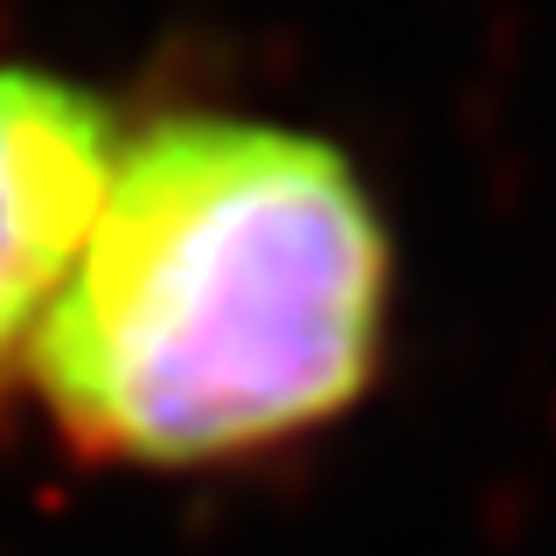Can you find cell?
Returning a JSON list of instances; mask_svg holds the SVG:
<instances>
[{
  "label": "cell",
  "instance_id": "cell-2",
  "mask_svg": "<svg viewBox=\"0 0 556 556\" xmlns=\"http://www.w3.org/2000/svg\"><path fill=\"white\" fill-rule=\"evenodd\" d=\"M126 118L84 77L49 63L0 56V376L56 306L98 195L112 181Z\"/></svg>",
  "mask_w": 556,
  "mask_h": 556
},
{
  "label": "cell",
  "instance_id": "cell-1",
  "mask_svg": "<svg viewBox=\"0 0 556 556\" xmlns=\"http://www.w3.org/2000/svg\"><path fill=\"white\" fill-rule=\"evenodd\" d=\"M390 300V216L348 147L161 112L118 139L22 382L77 459L208 473L341 425L382 376Z\"/></svg>",
  "mask_w": 556,
  "mask_h": 556
}]
</instances>
